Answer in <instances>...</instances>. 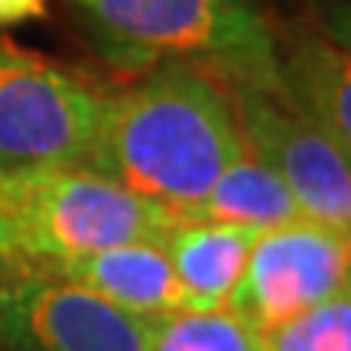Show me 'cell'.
<instances>
[{"label": "cell", "instance_id": "9", "mask_svg": "<svg viewBox=\"0 0 351 351\" xmlns=\"http://www.w3.org/2000/svg\"><path fill=\"white\" fill-rule=\"evenodd\" d=\"M261 231L218 218H176L166 231L182 309H221Z\"/></svg>", "mask_w": 351, "mask_h": 351}, {"label": "cell", "instance_id": "10", "mask_svg": "<svg viewBox=\"0 0 351 351\" xmlns=\"http://www.w3.org/2000/svg\"><path fill=\"white\" fill-rule=\"evenodd\" d=\"M276 95L351 153V69L345 49L315 33L296 36L287 56L276 52Z\"/></svg>", "mask_w": 351, "mask_h": 351}, {"label": "cell", "instance_id": "15", "mask_svg": "<svg viewBox=\"0 0 351 351\" xmlns=\"http://www.w3.org/2000/svg\"><path fill=\"white\" fill-rule=\"evenodd\" d=\"M7 173H0V257H7Z\"/></svg>", "mask_w": 351, "mask_h": 351}, {"label": "cell", "instance_id": "11", "mask_svg": "<svg viewBox=\"0 0 351 351\" xmlns=\"http://www.w3.org/2000/svg\"><path fill=\"white\" fill-rule=\"evenodd\" d=\"M189 218H218L254 231H267L302 218V212L287 182L251 150H244L234 163L225 166V173L215 179L208 195L202 199L199 212Z\"/></svg>", "mask_w": 351, "mask_h": 351}, {"label": "cell", "instance_id": "12", "mask_svg": "<svg viewBox=\"0 0 351 351\" xmlns=\"http://www.w3.org/2000/svg\"><path fill=\"white\" fill-rule=\"evenodd\" d=\"M147 351H263V341L225 306L176 309L150 322Z\"/></svg>", "mask_w": 351, "mask_h": 351}, {"label": "cell", "instance_id": "6", "mask_svg": "<svg viewBox=\"0 0 351 351\" xmlns=\"http://www.w3.org/2000/svg\"><path fill=\"white\" fill-rule=\"evenodd\" d=\"M351 231L293 218L257 234L225 309L263 335L319 302L348 293Z\"/></svg>", "mask_w": 351, "mask_h": 351}, {"label": "cell", "instance_id": "7", "mask_svg": "<svg viewBox=\"0 0 351 351\" xmlns=\"http://www.w3.org/2000/svg\"><path fill=\"white\" fill-rule=\"evenodd\" d=\"M228 91L244 147L287 182L302 218L322 221L335 231H351V153L341 150L319 127L302 121L276 91Z\"/></svg>", "mask_w": 351, "mask_h": 351}, {"label": "cell", "instance_id": "8", "mask_svg": "<svg viewBox=\"0 0 351 351\" xmlns=\"http://www.w3.org/2000/svg\"><path fill=\"white\" fill-rule=\"evenodd\" d=\"M52 270L147 322L182 309L179 283L163 241H130L104 247L78 261H65Z\"/></svg>", "mask_w": 351, "mask_h": 351}, {"label": "cell", "instance_id": "4", "mask_svg": "<svg viewBox=\"0 0 351 351\" xmlns=\"http://www.w3.org/2000/svg\"><path fill=\"white\" fill-rule=\"evenodd\" d=\"M101 104L95 82L0 36V173L85 163Z\"/></svg>", "mask_w": 351, "mask_h": 351}, {"label": "cell", "instance_id": "2", "mask_svg": "<svg viewBox=\"0 0 351 351\" xmlns=\"http://www.w3.org/2000/svg\"><path fill=\"white\" fill-rule=\"evenodd\" d=\"M101 62L147 72L199 65L228 88L276 91V43L261 0H62Z\"/></svg>", "mask_w": 351, "mask_h": 351}, {"label": "cell", "instance_id": "5", "mask_svg": "<svg viewBox=\"0 0 351 351\" xmlns=\"http://www.w3.org/2000/svg\"><path fill=\"white\" fill-rule=\"evenodd\" d=\"M150 322L46 263L0 257V351H147Z\"/></svg>", "mask_w": 351, "mask_h": 351}, {"label": "cell", "instance_id": "3", "mask_svg": "<svg viewBox=\"0 0 351 351\" xmlns=\"http://www.w3.org/2000/svg\"><path fill=\"white\" fill-rule=\"evenodd\" d=\"M7 257L59 267L130 241H163L176 215L88 163L7 173Z\"/></svg>", "mask_w": 351, "mask_h": 351}, {"label": "cell", "instance_id": "13", "mask_svg": "<svg viewBox=\"0 0 351 351\" xmlns=\"http://www.w3.org/2000/svg\"><path fill=\"white\" fill-rule=\"evenodd\" d=\"M263 351H351V296L339 293L261 335Z\"/></svg>", "mask_w": 351, "mask_h": 351}, {"label": "cell", "instance_id": "14", "mask_svg": "<svg viewBox=\"0 0 351 351\" xmlns=\"http://www.w3.org/2000/svg\"><path fill=\"white\" fill-rule=\"evenodd\" d=\"M49 10V0H0V26L43 20Z\"/></svg>", "mask_w": 351, "mask_h": 351}, {"label": "cell", "instance_id": "1", "mask_svg": "<svg viewBox=\"0 0 351 351\" xmlns=\"http://www.w3.org/2000/svg\"><path fill=\"white\" fill-rule=\"evenodd\" d=\"M244 150L225 82L199 65L163 62L121 91H104L85 163L189 218Z\"/></svg>", "mask_w": 351, "mask_h": 351}]
</instances>
